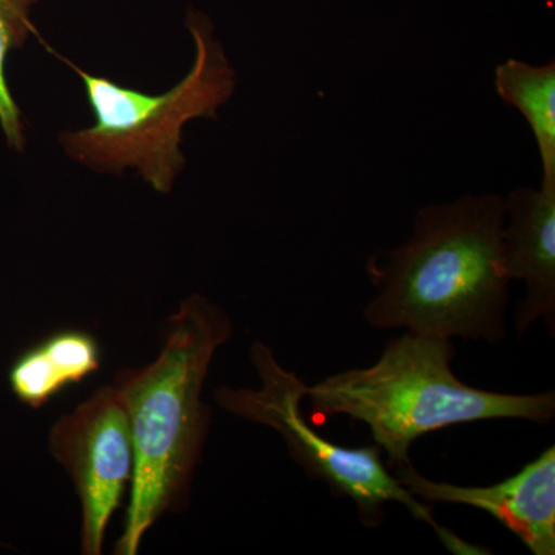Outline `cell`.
<instances>
[{
    "mask_svg": "<svg viewBox=\"0 0 555 555\" xmlns=\"http://www.w3.org/2000/svg\"><path fill=\"white\" fill-rule=\"evenodd\" d=\"M505 198L465 195L420 208L411 236L369 258L375 295L363 309L377 331L496 345L506 338Z\"/></svg>",
    "mask_w": 555,
    "mask_h": 555,
    "instance_id": "1",
    "label": "cell"
},
{
    "mask_svg": "<svg viewBox=\"0 0 555 555\" xmlns=\"http://www.w3.org/2000/svg\"><path fill=\"white\" fill-rule=\"evenodd\" d=\"M232 331L221 306L190 295L169 318L158 358L144 367L124 369L113 383L129 418L134 454L130 505L115 554H138L156 521L188 509L210 427L204 383Z\"/></svg>",
    "mask_w": 555,
    "mask_h": 555,
    "instance_id": "2",
    "label": "cell"
},
{
    "mask_svg": "<svg viewBox=\"0 0 555 555\" xmlns=\"http://www.w3.org/2000/svg\"><path fill=\"white\" fill-rule=\"evenodd\" d=\"M454 341L404 331L372 366L349 369L308 386L312 425L334 416L364 423L392 467L411 463V448L434 430L486 420L547 425L555 392L502 393L466 385L452 371Z\"/></svg>",
    "mask_w": 555,
    "mask_h": 555,
    "instance_id": "3",
    "label": "cell"
},
{
    "mask_svg": "<svg viewBox=\"0 0 555 555\" xmlns=\"http://www.w3.org/2000/svg\"><path fill=\"white\" fill-rule=\"evenodd\" d=\"M188 28L195 42V62L188 76L163 94L119 86L62 57L82 79L96 119L87 129L60 134L68 158L100 173L134 170L156 192H171L185 166L181 152L185 124L215 118L236 89L235 68L215 38L211 21L192 11Z\"/></svg>",
    "mask_w": 555,
    "mask_h": 555,
    "instance_id": "4",
    "label": "cell"
},
{
    "mask_svg": "<svg viewBox=\"0 0 555 555\" xmlns=\"http://www.w3.org/2000/svg\"><path fill=\"white\" fill-rule=\"evenodd\" d=\"M257 369L259 389L219 387L215 398L219 406L248 422L268 426L283 437L292 459L313 480L327 485L335 495L352 500L361 525L377 528L385 518V505L406 507L415 520L425 521L451 553L480 554L462 537L443 528L434 518L433 507L404 488L383 462V451L375 447H339L317 433L315 425L302 415V400L308 385L295 372L286 371L269 346L255 343L250 350Z\"/></svg>",
    "mask_w": 555,
    "mask_h": 555,
    "instance_id": "5",
    "label": "cell"
},
{
    "mask_svg": "<svg viewBox=\"0 0 555 555\" xmlns=\"http://www.w3.org/2000/svg\"><path fill=\"white\" fill-rule=\"evenodd\" d=\"M50 454L67 470L82 506L80 551L101 555L105 531L133 477L129 418L115 386H102L50 433Z\"/></svg>",
    "mask_w": 555,
    "mask_h": 555,
    "instance_id": "6",
    "label": "cell"
},
{
    "mask_svg": "<svg viewBox=\"0 0 555 555\" xmlns=\"http://www.w3.org/2000/svg\"><path fill=\"white\" fill-rule=\"evenodd\" d=\"M397 480L422 502L483 511L534 555L555 554V448L545 449L513 477L491 486H456L423 477L414 465L393 467Z\"/></svg>",
    "mask_w": 555,
    "mask_h": 555,
    "instance_id": "7",
    "label": "cell"
},
{
    "mask_svg": "<svg viewBox=\"0 0 555 555\" xmlns=\"http://www.w3.org/2000/svg\"><path fill=\"white\" fill-rule=\"evenodd\" d=\"M503 261L511 281H521L525 298L516 312V331L524 337L542 320L555 334V182L539 189L517 188L505 198Z\"/></svg>",
    "mask_w": 555,
    "mask_h": 555,
    "instance_id": "8",
    "label": "cell"
},
{
    "mask_svg": "<svg viewBox=\"0 0 555 555\" xmlns=\"http://www.w3.org/2000/svg\"><path fill=\"white\" fill-rule=\"evenodd\" d=\"M101 366V347L83 331H62L22 353L10 369L11 392L33 409L46 406L65 387Z\"/></svg>",
    "mask_w": 555,
    "mask_h": 555,
    "instance_id": "9",
    "label": "cell"
},
{
    "mask_svg": "<svg viewBox=\"0 0 555 555\" xmlns=\"http://www.w3.org/2000/svg\"><path fill=\"white\" fill-rule=\"evenodd\" d=\"M494 86L500 100L518 109L534 134L542 182H555V62L507 60L496 65Z\"/></svg>",
    "mask_w": 555,
    "mask_h": 555,
    "instance_id": "10",
    "label": "cell"
},
{
    "mask_svg": "<svg viewBox=\"0 0 555 555\" xmlns=\"http://www.w3.org/2000/svg\"><path fill=\"white\" fill-rule=\"evenodd\" d=\"M39 0H0V129L16 152H24L27 138L22 113L7 82V57L11 50L21 49L31 35H38L31 21L33 9Z\"/></svg>",
    "mask_w": 555,
    "mask_h": 555,
    "instance_id": "11",
    "label": "cell"
}]
</instances>
